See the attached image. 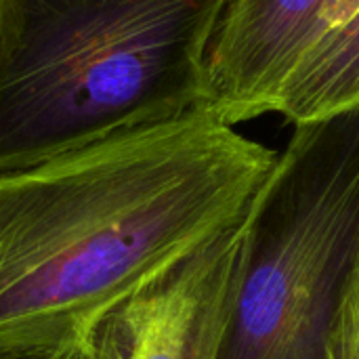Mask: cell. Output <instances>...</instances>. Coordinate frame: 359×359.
<instances>
[{
	"label": "cell",
	"instance_id": "obj_1",
	"mask_svg": "<svg viewBox=\"0 0 359 359\" xmlns=\"http://www.w3.org/2000/svg\"><path fill=\"white\" fill-rule=\"evenodd\" d=\"M276 158L198 105L0 170V351L88 347L246 215Z\"/></svg>",
	"mask_w": 359,
	"mask_h": 359
},
{
	"label": "cell",
	"instance_id": "obj_2",
	"mask_svg": "<svg viewBox=\"0 0 359 359\" xmlns=\"http://www.w3.org/2000/svg\"><path fill=\"white\" fill-rule=\"evenodd\" d=\"M227 0H0V170L200 105Z\"/></svg>",
	"mask_w": 359,
	"mask_h": 359
},
{
	"label": "cell",
	"instance_id": "obj_3",
	"mask_svg": "<svg viewBox=\"0 0 359 359\" xmlns=\"http://www.w3.org/2000/svg\"><path fill=\"white\" fill-rule=\"evenodd\" d=\"M359 250V105L294 124L246 210L221 359H326Z\"/></svg>",
	"mask_w": 359,
	"mask_h": 359
},
{
	"label": "cell",
	"instance_id": "obj_4",
	"mask_svg": "<svg viewBox=\"0 0 359 359\" xmlns=\"http://www.w3.org/2000/svg\"><path fill=\"white\" fill-rule=\"evenodd\" d=\"M358 8L359 0H227L206 46L200 105L231 126L276 111L294 69Z\"/></svg>",
	"mask_w": 359,
	"mask_h": 359
},
{
	"label": "cell",
	"instance_id": "obj_5",
	"mask_svg": "<svg viewBox=\"0 0 359 359\" xmlns=\"http://www.w3.org/2000/svg\"><path fill=\"white\" fill-rule=\"evenodd\" d=\"M246 250V215L97 332L99 359H221Z\"/></svg>",
	"mask_w": 359,
	"mask_h": 359
},
{
	"label": "cell",
	"instance_id": "obj_6",
	"mask_svg": "<svg viewBox=\"0 0 359 359\" xmlns=\"http://www.w3.org/2000/svg\"><path fill=\"white\" fill-rule=\"evenodd\" d=\"M359 105V8L294 69L276 111L299 124Z\"/></svg>",
	"mask_w": 359,
	"mask_h": 359
},
{
	"label": "cell",
	"instance_id": "obj_7",
	"mask_svg": "<svg viewBox=\"0 0 359 359\" xmlns=\"http://www.w3.org/2000/svg\"><path fill=\"white\" fill-rule=\"evenodd\" d=\"M326 359H359V250L332 322Z\"/></svg>",
	"mask_w": 359,
	"mask_h": 359
},
{
	"label": "cell",
	"instance_id": "obj_8",
	"mask_svg": "<svg viewBox=\"0 0 359 359\" xmlns=\"http://www.w3.org/2000/svg\"><path fill=\"white\" fill-rule=\"evenodd\" d=\"M67 355L53 351H0V359H67Z\"/></svg>",
	"mask_w": 359,
	"mask_h": 359
},
{
	"label": "cell",
	"instance_id": "obj_9",
	"mask_svg": "<svg viewBox=\"0 0 359 359\" xmlns=\"http://www.w3.org/2000/svg\"><path fill=\"white\" fill-rule=\"evenodd\" d=\"M67 359H99L97 355V351H95V347H93V343L88 345V347H82V349H76V351H72Z\"/></svg>",
	"mask_w": 359,
	"mask_h": 359
}]
</instances>
